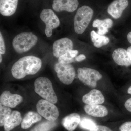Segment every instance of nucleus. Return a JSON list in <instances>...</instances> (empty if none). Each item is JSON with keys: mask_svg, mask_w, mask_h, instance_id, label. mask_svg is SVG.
Segmentation results:
<instances>
[{"mask_svg": "<svg viewBox=\"0 0 131 131\" xmlns=\"http://www.w3.org/2000/svg\"><path fill=\"white\" fill-rule=\"evenodd\" d=\"M42 65V61L39 58L32 55L25 56L14 64L11 69V73L14 78L22 79L26 76L37 73Z\"/></svg>", "mask_w": 131, "mask_h": 131, "instance_id": "obj_1", "label": "nucleus"}, {"mask_svg": "<svg viewBox=\"0 0 131 131\" xmlns=\"http://www.w3.org/2000/svg\"><path fill=\"white\" fill-rule=\"evenodd\" d=\"M38 41V38L33 33L24 32L18 34L13 39L12 47L17 54H24L33 49Z\"/></svg>", "mask_w": 131, "mask_h": 131, "instance_id": "obj_2", "label": "nucleus"}, {"mask_svg": "<svg viewBox=\"0 0 131 131\" xmlns=\"http://www.w3.org/2000/svg\"><path fill=\"white\" fill-rule=\"evenodd\" d=\"M34 86L35 93L39 96L53 104L57 103V97L49 78L43 77L38 78L34 82Z\"/></svg>", "mask_w": 131, "mask_h": 131, "instance_id": "obj_3", "label": "nucleus"}, {"mask_svg": "<svg viewBox=\"0 0 131 131\" xmlns=\"http://www.w3.org/2000/svg\"><path fill=\"white\" fill-rule=\"evenodd\" d=\"M93 14V10L88 6H82L78 9L74 19L75 32L78 34H81L85 31L92 19Z\"/></svg>", "mask_w": 131, "mask_h": 131, "instance_id": "obj_4", "label": "nucleus"}, {"mask_svg": "<svg viewBox=\"0 0 131 131\" xmlns=\"http://www.w3.org/2000/svg\"><path fill=\"white\" fill-rule=\"evenodd\" d=\"M39 16L40 19L45 25V34L47 38L51 37L53 30L60 26V20L54 10L49 8L43 9Z\"/></svg>", "mask_w": 131, "mask_h": 131, "instance_id": "obj_5", "label": "nucleus"}, {"mask_svg": "<svg viewBox=\"0 0 131 131\" xmlns=\"http://www.w3.org/2000/svg\"><path fill=\"white\" fill-rule=\"evenodd\" d=\"M78 77L84 85L90 88H95L97 82L102 78V75L96 70L86 67L78 68Z\"/></svg>", "mask_w": 131, "mask_h": 131, "instance_id": "obj_6", "label": "nucleus"}, {"mask_svg": "<svg viewBox=\"0 0 131 131\" xmlns=\"http://www.w3.org/2000/svg\"><path fill=\"white\" fill-rule=\"evenodd\" d=\"M54 70L61 82L66 85L72 83L74 80L76 71L74 67L70 64L56 63L54 65Z\"/></svg>", "mask_w": 131, "mask_h": 131, "instance_id": "obj_7", "label": "nucleus"}, {"mask_svg": "<svg viewBox=\"0 0 131 131\" xmlns=\"http://www.w3.org/2000/svg\"><path fill=\"white\" fill-rule=\"evenodd\" d=\"M38 113L46 119L50 121H55L59 116L57 107L54 104L46 100H41L36 105Z\"/></svg>", "mask_w": 131, "mask_h": 131, "instance_id": "obj_8", "label": "nucleus"}, {"mask_svg": "<svg viewBox=\"0 0 131 131\" xmlns=\"http://www.w3.org/2000/svg\"><path fill=\"white\" fill-rule=\"evenodd\" d=\"M74 43L73 41L68 38H63L56 40L52 45L53 56L59 58L67 52L73 50Z\"/></svg>", "mask_w": 131, "mask_h": 131, "instance_id": "obj_9", "label": "nucleus"}, {"mask_svg": "<svg viewBox=\"0 0 131 131\" xmlns=\"http://www.w3.org/2000/svg\"><path fill=\"white\" fill-rule=\"evenodd\" d=\"M78 5V0H54L52 7L53 10L58 13H72L77 10Z\"/></svg>", "mask_w": 131, "mask_h": 131, "instance_id": "obj_10", "label": "nucleus"}, {"mask_svg": "<svg viewBox=\"0 0 131 131\" xmlns=\"http://www.w3.org/2000/svg\"><path fill=\"white\" fill-rule=\"evenodd\" d=\"M23 101L22 96L16 94H12L10 91H3L0 96V103L2 105L14 108Z\"/></svg>", "mask_w": 131, "mask_h": 131, "instance_id": "obj_11", "label": "nucleus"}, {"mask_svg": "<svg viewBox=\"0 0 131 131\" xmlns=\"http://www.w3.org/2000/svg\"><path fill=\"white\" fill-rule=\"evenodd\" d=\"M128 5V0H114L108 6V13L113 18H119Z\"/></svg>", "mask_w": 131, "mask_h": 131, "instance_id": "obj_12", "label": "nucleus"}, {"mask_svg": "<svg viewBox=\"0 0 131 131\" xmlns=\"http://www.w3.org/2000/svg\"><path fill=\"white\" fill-rule=\"evenodd\" d=\"M105 99L100 90L93 89L83 95L82 101L86 105H101L104 103Z\"/></svg>", "mask_w": 131, "mask_h": 131, "instance_id": "obj_13", "label": "nucleus"}, {"mask_svg": "<svg viewBox=\"0 0 131 131\" xmlns=\"http://www.w3.org/2000/svg\"><path fill=\"white\" fill-rule=\"evenodd\" d=\"M19 0H0V13L2 15L9 17L15 13Z\"/></svg>", "mask_w": 131, "mask_h": 131, "instance_id": "obj_14", "label": "nucleus"}, {"mask_svg": "<svg viewBox=\"0 0 131 131\" xmlns=\"http://www.w3.org/2000/svg\"><path fill=\"white\" fill-rule=\"evenodd\" d=\"M113 59L118 65L129 66L131 65V61L127 51L122 48L115 49L112 55Z\"/></svg>", "mask_w": 131, "mask_h": 131, "instance_id": "obj_15", "label": "nucleus"}, {"mask_svg": "<svg viewBox=\"0 0 131 131\" xmlns=\"http://www.w3.org/2000/svg\"><path fill=\"white\" fill-rule=\"evenodd\" d=\"M84 109L85 112L90 116L96 117H105L108 114L107 108L100 105H86Z\"/></svg>", "mask_w": 131, "mask_h": 131, "instance_id": "obj_16", "label": "nucleus"}, {"mask_svg": "<svg viewBox=\"0 0 131 131\" xmlns=\"http://www.w3.org/2000/svg\"><path fill=\"white\" fill-rule=\"evenodd\" d=\"M80 115L77 113H73L64 117L62 121L64 127L68 131L74 130L81 121Z\"/></svg>", "mask_w": 131, "mask_h": 131, "instance_id": "obj_17", "label": "nucleus"}, {"mask_svg": "<svg viewBox=\"0 0 131 131\" xmlns=\"http://www.w3.org/2000/svg\"><path fill=\"white\" fill-rule=\"evenodd\" d=\"M22 118L20 113L18 111L14 110L11 113L6 121L4 125L5 131H10L21 124Z\"/></svg>", "mask_w": 131, "mask_h": 131, "instance_id": "obj_18", "label": "nucleus"}, {"mask_svg": "<svg viewBox=\"0 0 131 131\" xmlns=\"http://www.w3.org/2000/svg\"><path fill=\"white\" fill-rule=\"evenodd\" d=\"M113 21L110 19H106L103 20L98 19L95 20L93 23L94 27L98 28V34L99 35H103L108 32L109 28L113 26Z\"/></svg>", "mask_w": 131, "mask_h": 131, "instance_id": "obj_19", "label": "nucleus"}, {"mask_svg": "<svg viewBox=\"0 0 131 131\" xmlns=\"http://www.w3.org/2000/svg\"><path fill=\"white\" fill-rule=\"evenodd\" d=\"M42 119L41 115L38 113L29 112L24 117L21 124V127L23 129L29 128L34 123L40 121Z\"/></svg>", "mask_w": 131, "mask_h": 131, "instance_id": "obj_20", "label": "nucleus"}, {"mask_svg": "<svg viewBox=\"0 0 131 131\" xmlns=\"http://www.w3.org/2000/svg\"><path fill=\"white\" fill-rule=\"evenodd\" d=\"M90 36L94 45L97 48H100L107 45L110 42V39L108 37L104 35H99L94 31H91Z\"/></svg>", "mask_w": 131, "mask_h": 131, "instance_id": "obj_21", "label": "nucleus"}, {"mask_svg": "<svg viewBox=\"0 0 131 131\" xmlns=\"http://www.w3.org/2000/svg\"><path fill=\"white\" fill-rule=\"evenodd\" d=\"M56 126L55 121L47 120L38 124L30 131H52Z\"/></svg>", "mask_w": 131, "mask_h": 131, "instance_id": "obj_22", "label": "nucleus"}, {"mask_svg": "<svg viewBox=\"0 0 131 131\" xmlns=\"http://www.w3.org/2000/svg\"><path fill=\"white\" fill-rule=\"evenodd\" d=\"M12 113L10 108L3 106L1 104L0 108V126H4L6 121Z\"/></svg>", "mask_w": 131, "mask_h": 131, "instance_id": "obj_23", "label": "nucleus"}, {"mask_svg": "<svg viewBox=\"0 0 131 131\" xmlns=\"http://www.w3.org/2000/svg\"><path fill=\"white\" fill-rule=\"evenodd\" d=\"M79 124L82 128L89 131L94 129L97 125L93 121L86 118H83L81 119Z\"/></svg>", "mask_w": 131, "mask_h": 131, "instance_id": "obj_24", "label": "nucleus"}, {"mask_svg": "<svg viewBox=\"0 0 131 131\" xmlns=\"http://www.w3.org/2000/svg\"><path fill=\"white\" fill-rule=\"evenodd\" d=\"M75 61V59L71 58L68 54V52L61 56L58 59L59 63L64 64H70L74 62Z\"/></svg>", "mask_w": 131, "mask_h": 131, "instance_id": "obj_25", "label": "nucleus"}, {"mask_svg": "<svg viewBox=\"0 0 131 131\" xmlns=\"http://www.w3.org/2000/svg\"><path fill=\"white\" fill-rule=\"evenodd\" d=\"M6 51V47L5 39L1 31L0 32V55H3L5 54Z\"/></svg>", "mask_w": 131, "mask_h": 131, "instance_id": "obj_26", "label": "nucleus"}, {"mask_svg": "<svg viewBox=\"0 0 131 131\" xmlns=\"http://www.w3.org/2000/svg\"><path fill=\"white\" fill-rule=\"evenodd\" d=\"M120 131H131V121L124 122L119 128Z\"/></svg>", "mask_w": 131, "mask_h": 131, "instance_id": "obj_27", "label": "nucleus"}, {"mask_svg": "<svg viewBox=\"0 0 131 131\" xmlns=\"http://www.w3.org/2000/svg\"><path fill=\"white\" fill-rule=\"evenodd\" d=\"M89 131H112L107 127L103 125H96L95 128Z\"/></svg>", "mask_w": 131, "mask_h": 131, "instance_id": "obj_28", "label": "nucleus"}, {"mask_svg": "<svg viewBox=\"0 0 131 131\" xmlns=\"http://www.w3.org/2000/svg\"><path fill=\"white\" fill-rule=\"evenodd\" d=\"M124 105L127 110L131 112V98L127 100L125 102Z\"/></svg>", "mask_w": 131, "mask_h": 131, "instance_id": "obj_29", "label": "nucleus"}, {"mask_svg": "<svg viewBox=\"0 0 131 131\" xmlns=\"http://www.w3.org/2000/svg\"><path fill=\"white\" fill-rule=\"evenodd\" d=\"M68 53L70 56L73 58H75L77 56V55L78 53V51L77 50H71L68 52Z\"/></svg>", "mask_w": 131, "mask_h": 131, "instance_id": "obj_30", "label": "nucleus"}, {"mask_svg": "<svg viewBox=\"0 0 131 131\" xmlns=\"http://www.w3.org/2000/svg\"><path fill=\"white\" fill-rule=\"evenodd\" d=\"M86 56L83 54H80L76 57L75 60L77 62H80L86 59Z\"/></svg>", "mask_w": 131, "mask_h": 131, "instance_id": "obj_31", "label": "nucleus"}, {"mask_svg": "<svg viewBox=\"0 0 131 131\" xmlns=\"http://www.w3.org/2000/svg\"><path fill=\"white\" fill-rule=\"evenodd\" d=\"M127 51V53H128V55H129V57H130L131 61V46L128 47Z\"/></svg>", "mask_w": 131, "mask_h": 131, "instance_id": "obj_32", "label": "nucleus"}, {"mask_svg": "<svg viewBox=\"0 0 131 131\" xmlns=\"http://www.w3.org/2000/svg\"><path fill=\"white\" fill-rule=\"evenodd\" d=\"M127 39L129 43L131 44V32H130L127 34Z\"/></svg>", "mask_w": 131, "mask_h": 131, "instance_id": "obj_33", "label": "nucleus"}, {"mask_svg": "<svg viewBox=\"0 0 131 131\" xmlns=\"http://www.w3.org/2000/svg\"><path fill=\"white\" fill-rule=\"evenodd\" d=\"M127 93L130 94H131V86L129 87L128 90H127Z\"/></svg>", "mask_w": 131, "mask_h": 131, "instance_id": "obj_34", "label": "nucleus"}, {"mask_svg": "<svg viewBox=\"0 0 131 131\" xmlns=\"http://www.w3.org/2000/svg\"><path fill=\"white\" fill-rule=\"evenodd\" d=\"M2 55H0V62L1 63L2 62Z\"/></svg>", "mask_w": 131, "mask_h": 131, "instance_id": "obj_35", "label": "nucleus"}]
</instances>
